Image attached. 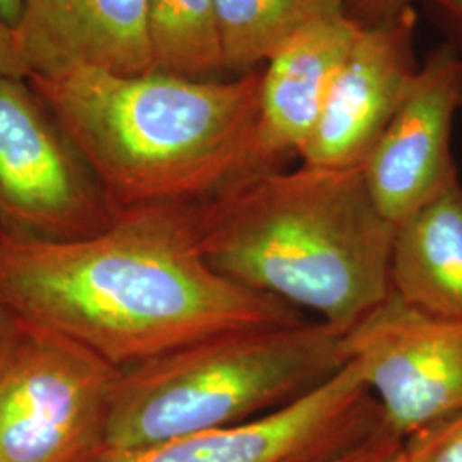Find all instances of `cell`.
<instances>
[{"instance_id": "obj_12", "label": "cell", "mask_w": 462, "mask_h": 462, "mask_svg": "<svg viewBox=\"0 0 462 462\" xmlns=\"http://www.w3.org/2000/svg\"><path fill=\"white\" fill-rule=\"evenodd\" d=\"M364 26L346 13L324 17L286 42L261 72V143L271 163L300 154L330 86Z\"/></svg>"}, {"instance_id": "obj_18", "label": "cell", "mask_w": 462, "mask_h": 462, "mask_svg": "<svg viewBox=\"0 0 462 462\" xmlns=\"http://www.w3.org/2000/svg\"><path fill=\"white\" fill-rule=\"evenodd\" d=\"M30 78H32V72L21 55L16 30L0 17V79H30Z\"/></svg>"}, {"instance_id": "obj_4", "label": "cell", "mask_w": 462, "mask_h": 462, "mask_svg": "<svg viewBox=\"0 0 462 462\" xmlns=\"http://www.w3.org/2000/svg\"><path fill=\"white\" fill-rule=\"evenodd\" d=\"M346 365L343 336L326 324L231 330L122 368L103 452L165 444L271 413Z\"/></svg>"}, {"instance_id": "obj_5", "label": "cell", "mask_w": 462, "mask_h": 462, "mask_svg": "<svg viewBox=\"0 0 462 462\" xmlns=\"http://www.w3.org/2000/svg\"><path fill=\"white\" fill-rule=\"evenodd\" d=\"M120 368L17 320L0 346V462H95Z\"/></svg>"}, {"instance_id": "obj_7", "label": "cell", "mask_w": 462, "mask_h": 462, "mask_svg": "<svg viewBox=\"0 0 462 462\" xmlns=\"http://www.w3.org/2000/svg\"><path fill=\"white\" fill-rule=\"evenodd\" d=\"M346 362L401 439L462 410V317L429 314L391 290L343 336Z\"/></svg>"}, {"instance_id": "obj_15", "label": "cell", "mask_w": 462, "mask_h": 462, "mask_svg": "<svg viewBox=\"0 0 462 462\" xmlns=\"http://www.w3.org/2000/svg\"><path fill=\"white\" fill-rule=\"evenodd\" d=\"M148 38L154 72L223 81L215 0H148Z\"/></svg>"}, {"instance_id": "obj_1", "label": "cell", "mask_w": 462, "mask_h": 462, "mask_svg": "<svg viewBox=\"0 0 462 462\" xmlns=\"http://www.w3.org/2000/svg\"><path fill=\"white\" fill-rule=\"evenodd\" d=\"M0 300L120 370L216 334L307 320L208 264L192 206L120 211L66 242L0 235Z\"/></svg>"}, {"instance_id": "obj_17", "label": "cell", "mask_w": 462, "mask_h": 462, "mask_svg": "<svg viewBox=\"0 0 462 462\" xmlns=\"http://www.w3.org/2000/svg\"><path fill=\"white\" fill-rule=\"evenodd\" d=\"M317 462H404V439L382 427L356 446Z\"/></svg>"}, {"instance_id": "obj_19", "label": "cell", "mask_w": 462, "mask_h": 462, "mask_svg": "<svg viewBox=\"0 0 462 462\" xmlns=\"http://www.w3.org/2000/svg\"><path fill=\"white\" fill-rule=\"evenodd\" d=\"M345 4L346 2H353V4H358L362 7L366 9H374V11H385L387 14H393L399 9H404V7H410V4L413 0H343Z\"/></svg>"}, {"instance_id": "obj_11", "label": "cell", "mask_w": 462, "mask_h": 462, "mask_svg": "<svg viewBox=\"0 0 462 462\" xmlns=\"http://www.w3.org/2000/svg\"><path fill=\"white\" fill-rule=\"evenodd\" d=\"M14 30L32 78L154 72L148 0H23Z\"/></svg>"}, {"instance_id": "obj_21", "label": "cell", "mask_w": 462, "mask_h": 462, "mask_svg": "<svg viewBox=\"0 0 462 462\" xmlns=\"http://www.w3.org/2000/svg\"><path fill=\"white\" fill-rule=\"evenodd\" d=\"M21 7H23V0H0V17L7 24L16 28L21 17Z\"/></svg>"}, {"instance_id": "obj_10", "label": "cell", "mask_w": 462, "mask_h": 462, "mask_svg": "<svg viewBox=\"0 0 462 462\" xmlns=\"http://www.w3.org/2000/svg\"><path fill=\"white\" fill-rule=\"evenodd\" d=\"M414 19L410 5L362 30L330 86L314 133L298 154L305 165L329 170L364 165L418 72Z\"/></svg>"}, {"instance_id": "obj_20", "label": "cell", "mask_w": 462, "mask_h": 462, "mask_svg": "<svg viewBox=\"0 0 462 462\" xmlns=\"http://www.w3.org/2000/svg\"><path fill=\"white\" fill-rule=\"evenodd\" d=\"M17 320L19 317L0 300V346L16 328Z\"/></svg>"}, {"instance_id": "obj_16", "label": "cell", "mask_w": 462, "mask_h": 462, "mask_svg": "<svg viewBox=\"0 0 462 462\" xmlns=\"http://www.w3.org/2000/svg\"><path fill=\"white\" fill-rule=\"evenodd\" d=\"M404 462H462V410L410 435Z\"/></svg>"}, {"instance_id": "obj_22", "label": "cell", "mask_w": 462, "mask_h": 462, "mask_svg": "<svg viewBox=\"0 0 462 462\" xmlns=\"http://www.w3.org/2000/svg\"><path fill=\"white\" fill-rule=\"evenodd\" d=\"M456 4H457V5L462 9V0H456Z\"/></svg>"}, {"instance_id": "obj_8", "label": "cell", "mask_w": 462, "mask_h": 462, "mask_svg": "<svg viewBox=\"0 0 462 462\" xmlns=\"http://www.w3.org/2000/svg\"><path fill=\"white\" fill-rule=\"evenodd\" d=\"M382 427L375 397L346 362L314 391L271 413L158 446L103 452L95 462H317Z\"/></svg>"}, {"instance_id": "obj_13", "label": "cell", "mask_w": 462, "mask_h": 462, "mask_svg": "<svg viewBox=\"0 0 462 462\" xmlns=\"http://www.w3.org/2000/svg\"><path fill=\"white\" fill-rule=\"evenodd\" d=\"M397 297L429 314L462 317V187L450 183L399 223L391 254Z\"/></svg>"}, {"instance_id": "obj_9", "label": "cell", "mask_w": 462, "mask_h": 462, "mask_svg": "<svg viewBox=\"0 0 462 462\" xmlns=\"http://www.w3.org/2000/svg\"><path fill=\"white\" fill-rule=\"evenodd\" d=\"M462 103V62L440 50L418 69L406 98L362 165L380 215L397 226L457 180L450 154Z\"/></svg>"}, {"instance_id": "obj_3", "label": "cell", "mask_w": 462, "mask_h": 462, "mask_svg": "<svg viewBox=\"0 0 462 462\" xmlns=\"http://www.w3.org/2000/svg\"><path fill=\"white\" fill-rule=\"evenodd\" d=\"M199 247L221 276L307 310L345 336L391 293L396 226L362 166L269 170L192 206Z\"/></svg>"}, {"instance_id": "obj_6", "label": "cell", "mask_w": 462, "mask_h": 462, "mask_svg": "<svg viewBox=\"0 0 462 462\" xmlns=\"http://www.w3.org/2000/svg\"><path fill=\"white\" fill-rule=\"evenodd\" d=\"M118 213L98 175L30 79H0V235L66 242Z\"/></svg>"}, {"instance_id": "obj_14", "label": "cell", "mask_w": 462, "mask_h": 462, "mask_svg": "<svg viewBox=\"0 0 462 462\" xmlns=\"http://www.w3.org/2000/svg\"><path fill=\"white\" fill-rule=\"evenodd\" d=\"M226 72L245 76L295 34L345 13L343 0H215Z\"/></svg>"}, {"instance_id": "obj_2", "label": "cell", "mask_w": 462, "mask_h": 462, "mask_svg": "<svg viewBox=\"0 0 462 462\" xmlns=\"http://www.w3.org/2000/svg\"><path fill=\"white\" fill-rule=\"evenodd\" d=\"M98 175L116 213L196 206L278 170L261 143V72L192 81L163 72L30 78Z\"/></svg>"}]
</instances>
